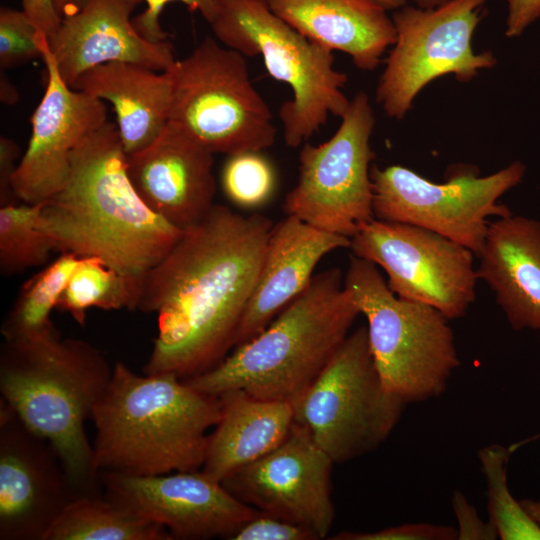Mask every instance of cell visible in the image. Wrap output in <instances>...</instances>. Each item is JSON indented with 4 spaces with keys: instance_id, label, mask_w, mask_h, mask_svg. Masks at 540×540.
<instances>
[{
    "instance_id": "obj_1",
    "label": "cell",
    "mask_w": 540,
    "mask_h": 540,
    "mask_svg": "<svg viewBox=\"0 0 540 540\" xmlns=\"http://www.w3.org/2000/svg\"><path fill=\"white\" fill-rule=\"evenodd\" d=\"M273 222L214 204L142 278L137 310L157 315L143 373L181 379L217 365L234 347Z\"/></svg>"
},
{
    "instance_id": "obj_2",
    "label": "cell",
    "mask_w": 540,
    "mask_h": 540,
    "mask_svg": "<svg viewBox=\"0 0 540 540\" xmlns=\"http://www.w3.org/2000/svg\"><path fill=\"white\" fill-rule=\"evenodd\" d=\"M39 225L56 251L97 257L138 279L183 234L136 192L117 126L109 121L75 149L66 182L42 204Z\"/></svg>"
},
{
    "instance_id": "obj_3",
    "label": "cell",
    "mask_w": 540,
    "mask_h": 540,
    "mask_svg": "<svg viewBox=\"0 0 540 540\" xmlns=\"http://www.w3.org/2000/svg\"><path fill=\"white\" fill-rule=\"evenodd\" d=\"M220 414L219 396L170 373L138 374L118 361L90 419L94 467L99 475L199 470Z\"/></svg>"
},
{
    "instance_id": "obj_4",
    "label": "cell",
    "mask_w": 540,
    "mask_h": 540,
    "mask_svg": "<svg viewBox=\"0 0 540 540\" xmlns=\"http://www.w3.org/2000/svg\"><path fill=\"white\" fill-rule=\"evenodd\" d=\"M112 374L113 366L97 347L63 338L58 330L1 345V400L54 447L79 496L100 495L102 489L85 423Z\"/></svg>"
},
{
    "instance_id": "obj_5",
    "label": "cell",
    "mask_w": 540,
    "mask_h": 540,
    "mask_svg": "<svg viewBox=\"0 0 540 540\" xmlns=\"http://www.w3.org/2000/svg\"><path fill=\"white\" fill-rule=\"evenodd\" d=\"M359 314L341 270L327 269L314 275L256 336L235 346L213 368L183 380L214 396L242 390L293 403L349 335Z\"/></svg>"
},
{
    "instance_id": "obj_6",
    "label": "cell",
    "mask_w": 540,
    "mask_h": 540,
    "mask_svg": "<svg viewBox=\"0 0 540 540\" xmlns=\"http://www.w3.org/2000/svg\"><path fill=\"white\" fill-rule=\"evenodd\" d=\"M344 286L367 319L384 388L405 404L441 396L460 366L449 319L432 306L397 297L374 263L354 255Z\"/></svg>"
},
{
    "instance_id": "obj_7",
    "label": "cell",
    "mask_w": 540,
    "mask_h": 540,
    "mask_svg": "<svg viewBox=\"0 0 540 540\" xmlns=\"http://www.w3.org/2000/svg\"><path fill=\"white\" fill-rule=\"evenodd\" d=\"M209 24L226 47L244 56H262L270 76L291 88V100L279 110L289 147H299L329 115L341 118L347 111L350 100L342 88L348 77L334 68L333 51L295 30L267 0H221Z\"/></svg>"
},
{
    "instance_id": "obj_8",
    "label": "cell",
    "mask_w": 540,
    "mask_h": 540,
    "mask_svg": "<svg viewBox=\"0 0 540 540\" xmlns=\"http://www.w3.org/2000/svg\"><path fill=\"white\" fill-rule=\"evenodd\" d=\"M165 72L172 84L168 122L214 154L262 151L275 142L272 112L241 53L206 37Z\"/></svg>"
},
{
    "instance_id": "obj_9",
    "label": "cell",
    "mask_w": 540,
    "mask_h": 540,
    "mask_svg": "<svg viewBox=\"0 0 540 540\" xmlns=\"http://www.w3.org/2000/svg\"><path fill=\"white\" fill-rule=\"evenodd\" d=\"M292 404L295 422L309 429L334 463L378 448L397 426L406 405L384 388L365 326L345 338Z\"/></svg>"
},
{
    "instance_id": "obj_10",
    "label": "cell",
    "mask_w": 540,
    "mask_h": 540,
    "mask_svg": "<svg viewBox=\"0 0 540 540\" xmlns=\"http://www.w3.org/2000/svg\"><path fill=\"white\" fill-rule=\"evenodd\" d=\"M526 167L514 161L487 176L471 167L455 170L443 183L401 165L372 167L374 218L416 225L471 250L481 251L489 218L511 214L498 200L523 179Z\"/></svg>"
},
{
    "instance_id": "obj_11",
    "label": "cell",
    "mask_w": 540,
    "mask_h": 540,
    "mask_svg": "<svg viewBox=\"0 0 540 540\" xmlns=\"http://www.w3.org/2000/svg\"><path fill=\"white\" fill-rule=\"evenodd\" d=\"M375 117L360 91L325 142L305 144L299 153V175L283 209L318 229L352 238L374 219L370 139Z\"/></svg>"
},
{
    "instance_id": "obj_12",
    "label": "cell",
    "mask_w": 540,
    "mask_h": 540,
    "mask_svg": "<svg viewBox=\"0 0 540 540\" xmlns=\"http://www.w3.org/2000/svg\"><path fill=\"white\" fill-rule=\"evenodd\" d=\"M485 1L448 0L433 8L406 4L396 10V40L376 87V101L388 117L402 119L419 92L439 77L452 74L467 82L496 64L491 51L472 48Z\"/></svg>"
},
{
    "instance_id": "obj_13",
    "label": "cell",
    "mask_w": 540,
    "mask_h": 540,
    "mask_svg": "<svg viewBox=\"0 0 540 540\" xmlns=\"http://www.w3.org/2000/svg\"><path fill=\"white\" fill-rule=\"evenodd\" d=\"M349 248L385 271L397 297L432 306L449 320L463 317L475 301V254L438 233L374 218L350 239Z\"/></svg>"
},
{
    "instance_id": "obj_14",
    "label": "cell",
    "mask_w": 540,
    "mask_h": 540,
    "mask_svg": "<svg viewBox=\"0 0 540 540\" xmlns=\"http://www.w3.org/2000/svg\"><path fill=\"white\" fill-rule=\"evenodd\" d=\"M333 460L304 425L295 422L273 451L222 481L239 500L325 538L333 524Z\"/></svg>"
},
{
    "instance_id": "obj_15",
    "label": "cell",
    "mask_w": 540,
    "mask_h": 540,
    "mask_svg": "<svg viewBox=\"0 0 540 540\" xmlns=\"http://www.w3.org/2000/svg\"><path fill=\"white\" fill-rule=\"evenodd\" d=\"M104 496L166 528L173 539H229L259 510L203 470L161 475L100 474Z\"/></svg>"
},
{
    "instance_id": "obj_16",
    "label": "cell",
    "mask_w": 540,
    "mask_h": 540,
    "mask_svg": "<svg viewBox=\"0 0 540 540\" xmlns=\"http://www.w3.org/2000/svg\"><path fill=\"white\" fill-rule=\"evenodd\" d=\"M79 497L54 447L0 401V540H44Z\"/></svg>"
},
{
    "instance_id": "obj_17",
    "label": "cell",
    "mask_w": 540,
    "mask_h": 540,
    "mask_svg": "<svg viewBox=\"0 0 540 540\" xmlns=\"http://www.w3.org/2000/svg\"><path fill=\"white\" fill-rule=\"evenodd\" d=\"M39 46L47 72L44 95L31 116L32 132L12 178L19 201L40 204L66 182L72 154L107 120V108L85 92L70 87L60 76L47 36Z\"/></svg>"
},
{
    "instance_id": "obj_18",
    "label": "cell",
    "mask_w": 540,
    "mask_h": 540,
    "mask_svg": "<svg viewBox=\"0 0 540 540\" xmlns=\"http://www.w3.org/2000/svg\"><path fill=\"white\" fill-rule=\"evenodd\" d=\"M214 153L168 122L144 149L127 156L129 178L144 203L185 231L214 206Z\"/></svg>"
},
{
    "instance_id": "obj_19",
    "label": "cell",
    "mask_w": 540,
    "mask_h": 540,
    "mask_svg": "<svg viewBox=\"0 0 540 540\" xmlns=\"http://www.w3.org/2000/svg\"><path fill=\"white\" fill-rule=\"evenodd\" d=\"M144 0H87L62 19L48 38L57 70L72 87L86 71L110 62L135 63L157 72L175 62L168 40L152 42L134 27L132 14Z\"/></svg>"
},
{
    "instance_id": "obj_20",
    "label": "cell",
    "mask_w": 540,
    "mask_h": 540,
    "mask_svg": "<svg viewBox=\"0 0 540 540\" xmlns=\"http://www.w3.org/2000/svg\"><path fill=\"white\" fill-rule=\"evenodd\" d=\"M348 247L350 238L318 229L292 215L273 224L234 347L261 332L305 290L325 255Z\"/></svg>"
},
{
    "instance_id": "obj_21",
    "label": "cell",
    "mask_w": 540,
    "mask_h": 540,
    "mask_svg": "<svg viewBox=\"0 0 540 540\" xmlns=\"http://www.w3.org/2000/svg\"><path fill=\"white\" fill-rule=\"evenodd\" d=\"M484 281L514 330H540V221L509 214L491 221L479 254Z\"/></svg>"
},
{
    "instance_id": "obj_22",
    "label": "cell",
    "mask_w": 540,
    "mask_h": 540,
    "mask_svg": "<svg viewBox=\"0 0 540 540\" xmlns=\"http://www.w3.org/2000/svg\"><path fill=\"white\" fill-rule=\"evenodd\" d=\"M271 10L310 41L374 70L396 40L387 10L371 0H267Z\"/></svg>"
},
{
    "instance_id": "obj_23",
    "label": "cell",
    "mask_w": 540,
    "mask_h": 540,
    "mask_svg": "<svg viewBox=\"0 0 540 540\" xmlns=\"http://www.w3.org/2000/svg\"><path fill=\"white\" fill-rule=\"evenodd\" d=\"M72 88L109 101L127 156L152 143L169 121L171 79L129 62H110L83 73Z\"/></svg>"
},
{
    "instance_id": "obj_24",
    "label": "cell",
    "mask_w": 540,
    "mask_h": 540,
    "mask_svg": "<svg viewBox=\"0 0 540 540\" xmlns=\"http://www.w3.org/2000/svg\"><path fill=\"white\" fill-rule=\"evenodd\" d=\"M221 414L208 436L201 470L222 482L277 448L295 424L291 402L262 399L242 390L219 395Z\"/></svg>"
},
{
    "instance_id": "obj_25",
    "label": "cell",
    "mask_w": 540,
    "mask_h": 540,
    "mask_svg": "<svg viewBox=\"0 0 540 540\" xmlns=\"http://www.w3.org/2000/svg\"><path fill=\"white\" fill-rule=\"evenodd\" d=\"M163 526L140 518L101 495L72 500L44 540H172Z\"/></svg>"
},
{
    "instance_id": "obj_26",
    "label": "cell",
    "mask_w": 540,
    "mask_h": 540,
    "mask_svg": "<svg viewBox=\"0 0 540 540\" xmlns=\"http://www.w3.org/2000/svg\"><path fill=\"white\" fill-rule=\"evenodd\" d=\"M79 259L73 253H61L22 285L1 324L4 340H28L57 330L50 314L57 308Z\"/></svg>"
},
{
    "instance_id": "obj_27",
    "label": "cell",
    "mask_w": 540,
    "mask_h": 540,
    "mask_svg": "<svg viewBox=\"0 0 540 540\" xmlns=\"http://www.w3.org/2000/svg\"><path fill=\"white\" fill-rule=\"evenodd\" d=\"M142 279L128 277L93 256L80 257L56 310L68 313L81 326L87 310H137Z\"/></svg>"
},
{
    "instance_id": "obj_28",
    "label": "cell",
    "mask_w": 540,
    "mask_h": 540,
    "mask_svg": "<svg viewBox=\"0 0 540 540\" xmlns=\"http://www.w3.org/2000/svg\"><path fill=\"white\" fill-rule=\"evenodd\" d=\"M40 204L0 207V272L8 277L48 264L55 247L39 225Z\"/></svg>"
},
{
    "instance_id": "obj_29",
    "label": "cell",
    "mask_w": 540,
    "mask_h": 540,
    "mask_svg": "<svg viewBox=\"0 0 540 540\" xmlns=\"http://www.w3.org/2000/svg\"><path fill=\"white\" fill-rule=\"evenodd\" d=\"M485 478L489 521L501 540H540V525L510 492L507 468L510 450L490 444L478 452Z\"/></svg>"
},
{
    "instance_id": "obj_30",
    "label": "cell",
    "mask_w": 540,
    "mask_h": 540,
    "mask_svg": "<svg viewBox=\"0 0 540 540\" xmlns=\"http://www.w3.org/2000/svg\"><path fill=\"white\" fill-rule=\"evenodd\" d=\"M222 190L233 204L254 209L273 196L277 175L271 161L261 151L228 155L220 177Z\"/></svg>"
},
{
    "instance_id": "obj_31",
    "label": "cell",
    "mask_w": 540,
    "mask_h": 540,
    "mask_svg": "<svg viewBox=\"0 0 540 540\" xmlns=\"http://www.w3.org/2000/svg\"><path fill=\"white\" fill-rule=\"evenodd\" d=\"M39 31L23 10L0 9V67L10 69L42 57Z\"/></svg>"
},
{
    "instance_id": "obj_32",
    "label": "cell",
    "mask_w": 540,
    "mask_h": 540,
    "mask_svg": "<svg viewBox=\"0 0 540 540\" xmlns=\"http://www.w3.org/2000/svg\"><path fill=\"white\" fill-rule=\"evenodd\" d=\"M457 528L426 522L405 523L374 532L343 531L334 540H457Z\"/></svg>"
},
{
    "instance_id": "obj_33",
    "label": "cell",
    "mask_w": 540,
    "mask_h": 540,
    "mask_svg": "<svg viewBox=\"0 0 540 540\" xmlns=\"http://www.w3.org/2000/svg\"><path fill=\"white\" fill-rule=\"evenodd\" d=\"M318 537L309 529L275 517L258 513L240 526L230 540H316Z\"/></svg>"
},
{
    "instance_id": "obj_34",
    "label": "cell",
    "mask_w": 540,
    "mask_h": 540,
    "mask_svg": "<svg viewBox=\"0 0 540 540\" xmlns=\"http://www.w3.org/2000/svg\"><path fill=\"white\" fill-rule=\"evenodd\" d=\"M174 1L183 3L191 12H199L208 23L216 16L221 2V0H144L146 8L133 17L134 27L149 41L168 40V34L160 24V14L168 3Z\"/></svg>"
},
{
    "instance_id": "obj_35",
    "label": "cell",
    "mask_w": 540,
    "mask_h": 540,
    "mask_svg": "<svg viewBox=\"0 0 540 540\" xmlns=\"http://www.w3.org/2000/svg\"><path fill=\"white\" fill-rule=\"evenodd\" d=\"M452 507L457 518V540H492L498 538L490 521L480 519L476 509L459 490L454 491Z\"/></svg>"
},
{
    "instance_id": "obj_36",
    "label": "cell",
    "mask_w": 540,
    "mask_h": 540,
    "mask_svg": "<svg viewBox=\"0 0 540 540\" xmlns=\"http://www.w3.org/2000/svg\"><path fill=\"white\" fill-rule=\"evenodd\" d=\"M19 157V147L16 142L7 137L0 138V207L18 203V198L12 187V178L17 169L16 160Z\"/></svg>"
},
{
    "instance_id": "obj_37",
    "label": "cell",
    "mask_w": 540,
    "mask_h": 540,
    "mask_svg": "<svg viewBox=\"0 0 540 540\" xmlns=\"http://www.w3.org/2000/svg\"><path fill=\"white\" fill-rule=\"evenodd\" d=\"M508 6L505 35L520 36L540 16V0H504Z\"/></svg>"
},
{
    "instance_id": "obj_38",
    "label": "cell",
    "mask_w": 540,
    "mask_h": 540,
    "mask_svg": "<svg viewBox=\"0 0 540 540\" xmlns=\"http://www.w3.org/2000/svg\"><path fill=\"white\" fill-rule=\"evenodd\" d=\"M21 3L22 10L36 28L43 32L47 38L51 37L62 21L53 0H21Z\"/></svg>"
},
{
    "instance_id": "obj_39",
    "label": "cell",
    "mask_w": 540,
    "mask_h": 540,
    "mask_svg": "<svg viewBox=\"0 0 540 540\" xmlns=\"http://www.w3.org/2000/svg\"><path fill=\"white\" fill-rule=\"evenodd\" d=\"M87 0H53L55 9L63 19L77 13Z\"/></svg>"
},
{
    "instance_id": "obj_40",
    "label": "cell",
    "mask_w": 540,
    "mask_h": 540,
    "mask_svg": "<svg viewBox=\"0 0 540 540\" xmlns=\"http://www.w3.org/2000/svg\"><path fill=\"white\" fill-rule=\"evenodd\" d=\"M17 99V90L5 77L1 76V101L6 104H13Z\"/></svg>"
},
{
    "instance_id": "obj_41",
    "label": "cell",
    "mask_w": 540,
    "mask_h": 540,
    "mask_svg": "<svg viewBox=\"0 0 540 540\" xmlns=\"http://www.w3.org/2000/svg\"><path fill=\"white\" fill-rule=\"evenodd\" d=\"M521 504L526 512L540 525V500L523 499Z\"/></svg>"
},
{
    "instance_id": "obj_42",
    "label": "cell",
    "mask_w": 540,
    "mask_h": 540,
    "mask_svg": "<svg viewBox=\"0 0 540 540\" xmlns=\"http://www.w3.org/2000/svg\"><path fill=\"white\" fill-rule=\"evenodd\" d=\"M385 10H398L406 5L407 0H371Z\"/></svg>"
},
{
    "instance_id": "obj_43",
    "label": "cell",
    "mask_w": 540,
    "mask_h": 540,
    "mask_svg": "<svg viewBox=\"0 0 540 540\" xmlns=\"http://www.w3.org/2000/svg\"><path fill=\"white\" fill-rule=\"evenodd\" d=\"M416 6L421 8H433L439 6L448 0H413Z\"/></svg>"
}]
</instances>
